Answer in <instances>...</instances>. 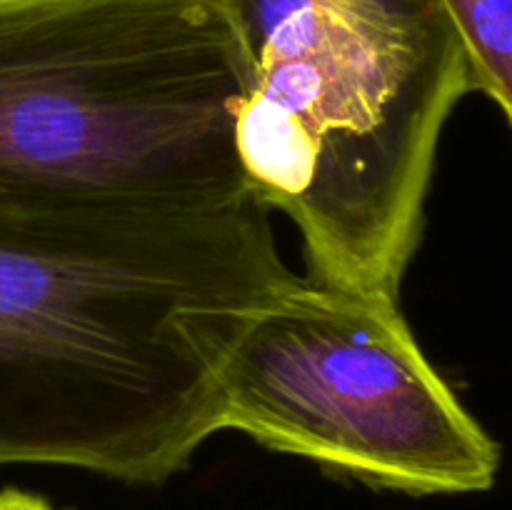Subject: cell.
<instances>
[{
  "label": "cell",
  "mask_w": 512,
  "mask_h": 510,
  "mask_svg": "<svg viewBox=\"0 0 512 510\" xmlns=\"http://www.w3.org/2000/svg\"><path fill=\"white\" fill-rule=\"evenodd\" d=\"M35 3H45V0H0V10H13V8H23V5H35Z\"/></svg>",
  "instance_id": "obj_7"
},
{
  "label": "cell",
  "mask_w": 512,
  "mask_h": 510,
  "mask_svg": "<svg viewBox=\"0 0 512 510\" xmlns=\"http://www.w3.org/2000/svg\"><path fill=\"white\" fill-rule=\"evenodd\" d=\"M0 510H55L48 500L40 495L25 493L18 488H5L0 490Z\"/></svg>",
  "instance_id": "obj_6"
},
{
  "label": "cell",
  "mask_w": 512,
  "mask_h": 510,
  "mask_svg": "<svg viewBox=\"0 0 512 510\" xmlns=\"http://www.w3.org/2000/svg\"><path fill=\"white\" fill-rule=\"evenodd\" d=\"M220 430L408 495L485 493L500 445L433 368L398 303L300 278L218 375Z\"/></svg>",
  "instance_id": "obj_4"
},
{
  "label": "cell",
  "mask_w": 512,
  "mask_h": 510,
  "mask_svg": "<svg viewBox=\"0 0 512 510\" xmlns=\"http://www.w3.org/2000/svg\"><path fill=\"white\" fill-rule=\"evenodd\" d=\"M458 28L470 65V88L512 115V0H440Z\"/></svg>",
  "instance_id": "obj_5"
},
{
  "label": "cell",
  "mask_w": 512,
  "mask_h": 510,
  "mask_svg": "<svg viewBox=\"0 0 512 510\" xmlns=\"http://www.w3.org/2000/svg\"><path fill=\"white\" fill-rule=\"evenodd\" d=\"M243 48L225 0H45L0 10V195L220 205Z\"/></svg>",
  "instance_id": "obj_3"
},
{
  "label": "cell",
  "mask_w": 512,
  "mask_h": 510,
  "mask_svg": "<svg viewBox=\"0 0 512 510\" xmlns=\"http://www.w3.org/2000/svg\"><path fill=\"white\" fill-rule=\"evenodd\" d=\"M298 280L253 195H0V465L170 480L220 433L235 340Z\"/></svg>",
  "instance_id": "obj_1"
},
{
  "label": "cell",
  "mask_w": 512,
  "mask_h": 510,
  "mask_svg": "<svg viewBox=\"0 0 512 510\" xmlns=\"http://www.w3.org/2000/svg\"><path fill=\"white\" fill-rule=\"evenodd\" d=\"M243 48L235 148L290 218L308 278L398 303L438 145L473 93L440 0H225Z\"/></svg>",
  "instance_id": "obj_2"
}]
</instances>
